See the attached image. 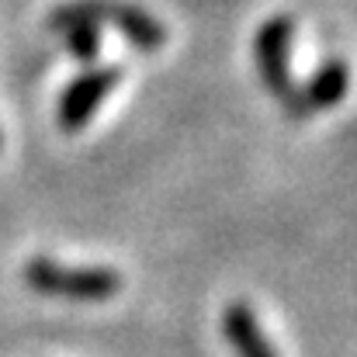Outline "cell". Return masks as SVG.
Masks as SVG:
<instances>
[{
	"mask_svg": "<svg viewBox=\"0 0 357 357\" xmlns=\"http://www.w3.org/2000/svg\"><path fill=\"white\" fill-rule=\"evenodd\" d=\"M115 84H119V70H91V73L77 77L59 98V128L80 132L91 121L94 108L112 94Z\"/></svg>",
	"mask_w": 357,
	"mask_h": 357,
	"instance_id": "3",
	"label": "cell"
},
{
	"mask_svg": "<svg viewBox=\"0 0 357 357\" xmlns=\"http://www.w3.org/2000/svg\"><path fill=\"white\" fill-rule=\"evenodd\" d=\"M87 10L101 21H115L121 28V35L135 45V49H142V52H153V49H160L163 42H167V28L156 21V17H149L146 10H139V7H128V3H105V0H87Z\"/></svg>",
	"mask_w": 357,
	"mask_h": 357,
	"instance_id": "4",
	"label": "cell"
},
{
	"mask_svg": "<svg viewBox=\"0 0 357 357\" xmlns=\"http://www.w3.org/2000/svg\"><path fill=\"white\" fill-rule=\"evenodd\" d=\"M222 330H226V340L233 344V351L239 357H278V351L264 337V330H260V323H257V316L246 302H233L226 309Z\"/></svg>",
	"mask_w": 357,
	"mask_h": 357,
	"instance_id": "5",
	"label": "cell"
},
{
	"mask_svg": "<svg viewBox=\"0 0 357 357\" xmlns=\"http://www.w3.org/2000/svg\"><path fill=\"white\" fill-rule=\"evenodd\" d=\"M347 80H351L347 66H344L340 59H330V63L312 77V84L302 91L305 112H309V108H333V105H340V98L347 94Z\"/></svg>",
	"mask_w": 357,
	"mask_h": 357,
	"instance_id": "6",
	"label": "cell"
},
{
	"mask_svg": "<svg viewBox=\"0 0 357 357\" xmlns=\"http://www.w3.org/2000/svg\"><path fill=\"white\" fill-rule=\"evenodd\" d=\"M24 281L38 295L73 298V302H105L121 291V274L112 267H59L49 257H35L24 267Z\"/></svg>",
	"mask_w": 357,
	"mask_h": 357,
	"instance_id": "1",
	"label": "cell"
},
{
	"mask_svg": "<svg viewBox=\"0 0 357 357\" xmlns=\"http://www.w3.org/2000/svg\"><path fill=\"white\" fill-rule=\"evenodd\" d=\"M288 42H291V21H288V17H271V21L260 28V35H257V66H260L264 84L284 101V108H288L291 115H305L302 98H298V94L291 91V84H288V66H284V59H288Z\"/></svg>",
	"mask_w": 357,
	"mask_h": 357,
	"instance_id": "2",
	"label": "cell"
}]
</instances>
